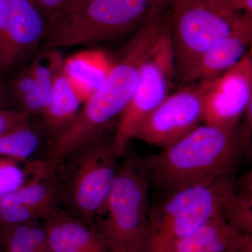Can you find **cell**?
Returning <instances> with one entry per match:
<instances>
[{"mask_svg": "<svg viewBox=\"0 0 252 252\" xmlns=\"http://www.w3.org/2000/svg\"><path fill=\"white\" fill-rule=\"evenodd\" d=\"M170 23V9L156 10L123 49L98 90L81 106L67 130L47 143L45 160L58 165L68 154L104 132L127 107L137 86L141 68L159 36Z\"/></svg>", "mask_w": 252, "mask_h": 252, "instance_id": "cell-1", "label": "cell"}, {"mask_svg": "<svg viewBox=\"0 0 252 252\" xmlns=\"http://www.w3.org/2000/svg\"><path fill=\"white\" fill-rule=\"evenodd\" d=\"M252 153L240 126H199L158 154L137 158L150 187L171 191L224 176H233Z\"/></svg>", "mask_w": 252, "mask_h": 252, "instance_id": "cell-2", "label": "cell"}, {"mask_svg": "<svg viewBox=\"0 0 252 252\" xmlns=\"http://www.w3.org/2000/svg\"><path fill=\"white\" fill-rule=\"evenodd\" d=\"M113 137L104 132L78 147L57 165L59 205L94 226L104 215L120 170Z\"/></svg>", "mask_w": 252, "mask_h": 252, "instance_id": "cell-3", "label": "cell"}, {"mask_svg": "<svg viewBox=\"0 0 252 252\" xmlns=\"http://www.w3.org/2000/svg\"><path fill=\"white\" fill-rule=\"evenodd\" d=\"M235 185L233 176H224L162 193L149 207L145 252H165L176 240L224 215Z\"/></svg>", "mask_w": 252, "mask_h": 252, "instance_id": "cell-4", "label": "cell"}, {"mask_svg": "<svg viewBox=\"0 0 252 252\" xmlns=\"http://www.w3.org/2000/svg\"><path fill=\"white\" fill-rule=\"evenodd\" d=\"M167 0H89L48 23L41 50L87 45L137 31Z\"/></svg>", "mask_w": 252, "mask_h": 252, "instance_id": "cell-5", "label": "cell"}, {"mask_svg": "<svg viewBox=\"0 0 252 252\" xmlns=\"http://www.w3.org/2000/svg\"><path fill=\"white\" fill-rule=\"evenodd\" d=\"M149 188L137 157L126 159L121 164L105 212L93 226L107 252H145Z\"/></svg>", "mask_w": 252, "mask_h": 252, "instance_id": "cell-6", "label": "cell"}, {"mask_svg": "<svg viewBox=\"0 0 252 252\" xmlns=\"http://www.w3.org/2000/svg\"><path fill=\"white\" fill-rule=\"evenodd\" d=\"M252 16L230 9L220 0H171L170 34L176 72L198 58Z\"/></svg>", "mask_w": 252, "mask_h": 252, "instance_id": "cell-7", "label": "cell"}, {"mask_svg": "<svg viewBox=\"0 0 252 252\" xmlns=\"http://www.w3.org/2000/svg\"><path fill=\"white\" fill-rule=\"evenodd\" d=\"M175 73L169 23L146 59L133 94L119 116L113 136L114 147L119 157L125 154L136 127L170 94Z\"/></svg>", "mask_w": 252, "mask_h": 252, "instance_id": "cell-8", "label": "cell"}, {"mask_svg": "<svg viewBox=\"0 0 252 252\" xmlns=\"http://www.w3.org/2000/svg\"><path fill=\"white\" fill-rule=\"evenodd\" d=\"M214 80L181 86L136 127L132 139L154 147L167 148L203 122L204 104Z\"/></svg>", "mask_w": 252, "mask_h": 252, "instance_id": "cell-9", "label": "cell"}, {"mask_svg": "<svg viewBox=\"0 0 252 252\" xmlns=\"http://www.w3.org/2000/svg\"><path fill=\"white\" fill-rule=\"evenodd\" d=\"M46 28L36 0H0V76L36 51Z\"/></svg>", "mask_w": 252, "mask_h": 252, "instance_id": "cell-10", "label": "cell"}, {"mask_svg": "<svg viewBox=\"0 0 252 252\" xmlns=\"http://www.w3.org/2000/svg\"><path fill=\"white\" fill-rule=\"evenodd\" d=\"M252 101V49L228 72L214 81L204 104L203 123L225 128L238 127Z\"/></svg>", "mask_w": 252, "mask_h": 252, "instance_id": "cell-11", "label": "cell"}, {"mask_svg": "<svg viewBox=\"0 0 252 252\" xmlns=\"http://www.w3.org/2000/svg\"><path fill=\"white\" fill-rule=\"evenodd\" d=\"M60 207L57 165H47L0 199V227L42 220Z\"/></svg>", "mask_w": 252, "mask_h": 252, "instance_id": "cell-12", "label": "cell"}, {"mask_svg": "<svg viewBox=\"0 0 252 252\" xmlns=\"http://www.w3.org/2000/svg\"><path fill=\"white\" fill-rule=\"evenodd\" d=\"M252 41V19L192 61L180 74V87L218 79L248 54Z\"/></svg>", "mask_w": 252, "mask_h": 252, "instance_id": "cell-13", "label": "cell"}, {"mask_svg": "<svg viewBox=\"0 0 252 252\" xmlns=\"http://www.w3.org/2000/svg\"><path fill=\"white\" fill-rule=\"evenodd\" d=\"M41 222L51 252H107L94 227L60 207Z\"/></svg>", "mask_w": 252, "mask_h": 252, "instance_id": "cell-14", "label": "cell"}, {"mask_svg": "<svg viewBox=\"0 0 252 252\" xmlns=\"http://www.w3.org/2000/svg\"><path fill=\"white\" fill-rule=\"evenodd\" d=\"M81 104L82 101L64 74L63 65L56 74L49 107L41 117L47 143L67 130L77 117Z\"/></svg>", "mask_w": 252, "mask_h": 252, "instance_id": "cell-15", "label": "cell"}, {"mask_svg": "<svg viewBox=\"0 0 252 252\" xmlns=\"http://www.w3.org/2000/svg\"><path fill=\"white\" fill-rule=\"evenodd\" d=\"M241 234L233 229L222 215L176 240L165 252H228Z\"/></svg>", "mask_w": 252, "mask_h": 252, "instance_id": "cell-16", "label": "cell"}, {"mask_svg": "<svg viewBox=\"0 0 252 252\" xmlns=\"http://www.w3.org/2000/svg\"><path fill=\"white\" fill-rule=\"evenodd\" d=\"M112 65L104 55L85 52L64 60V72L84 104L102 85Z\"/></svg>", "mask_w": 252, "mask_h": 252, "instance_id": "cell-17", "label": "cell"}, {"mask_svg": "<svg viewBox=\"0 0 252 252\" xmlns=\"http://www.w3.org/2000/svg\"><path fill=\"white\" fill-rule=\"evenodd\" d=\"M42 135L30 125L23 123L0 135V158L9 159L18 162L34 160L41 147Z\"/></svg>", "mask_w": 252, "mask_h": 252, "instance_id": "cell-18", "label": "cell"}, {"mask_svg": "<svg viewBox=\"0 0 252 252\" xmlns=\"http://www.w3.org/2000/svg\"><path fill=\"white\" fill-rule=\"evenodd\" d=\"M4 252H51L41 220L5 227Z\"/></svg>", "mask_w": 252, "mask_h": 252, "instance_id": "cell-19", "label": "cell"}, {"mask_svg": "<svg viewBox=\"0 0 252 252\" xmlns=\"http://www.w3.org/2000/svg\"><path fill=\"white\" fill-rule=\"evenodd\" d=\"M225 220L235 230L244 234L252 233V172L242 177L224 212Z\"/></svg>", "mask_w": 252, "mask_h": 252, "instance_id": "cell-20", "label": "cell"}, {"mask_svg": "<svg viewBox=\"0 0 252 252\" xmlns=\"http://www.w3.org/2000/svg\"><path fill=\"white\" fill-rule=\"evenodd\" d=\"M64 63V59L58 50L48 49L42 50L28 66L40 95L43 114L49 107L56 74Z\"/></svg>", "mask_w": 252, "mask_h": 252, "instance_id": "cell-21", "label": "cell"}, {"mask_svg": "<svg viewBox=\"0 0 252 252\" xmlns=\"http://www.w3.org/2000/svg\"><path fill=\"white\" fill-rule=\"evenodd\" d=\"M7 93L9 98L18 106V110L26 113L29 117L42 116V102L29 67L16 74L11 81Z\"/></svg>", "mask_w": 252, "mask_h": 252, "instance_id": "cell-22", "label": "cell"}, {"mask_svg": "<svg viewBox=\"0 0 252 252\" xmlns=\"http://www.w3.org/2000/svg\"><path fill=\"white\" fill-rule=\"evenodd\" d=\"M47 164L44 159L23 162L0 158V199L20 188Z\"/></svg>", "mask_w": 252, "mask_h": 252, "instance_id": "cell-23", "label": "cell"}, {"mask_svg": "<svg viewBox=\"0 0 252 252\" xmlns=\"http://www.w3.org/2000/svg\"><path fill=\"white\" fill-rule=\"evenodd\" d=\"M48 23L81 7L89 0H36Z\"/></svg>", "mask_w": 252, "mask_h": 252, "instance_id": "cell-24", "label": "cell"}, {"mask_svg": "<svg viewBox=\"0 0 252 252\" xmlns=\"http://www.w3.org/2000/svg\"><path fill=\"white\" fill-rule=\"evenodd\" d=\"M29 116L21 111L0 109V135L23 123L28 122Z\"/></svg>", "mask_w": 252, "mask_h": 252, "instance_id": "cell-25", "label": "cell"}, {"mask_svg": "<svg viewBox=\"0 0 252 252\" xmlns=\"http://www.w3.org/2000/svg\"><path fill=\"white\" fill-rule=\"evenodd\" d=\"M233 11L252 16V0H220Z\"/></svg>", "mask_w": 252, "mask_h": 252, "instance_id": "cell-26", "label": "cell"}, {"mask_svg": "<svg viewBox=\"0 0 252 252\" xmlns=\"http://www.w3.org/2000/svg\"><path fill=\"white\" fill-rule=\"evenodd\" d=\"M228 252H252V237L243 236Z\"/></svg>", "mask_w": 252, "mask_h": 252, "instance_id": "cell-27", "label": "cell"}, {"mask_svg": "<svg viewBox=\"0 0 252 252\" xmlns=\"http://www.w3.org/2000/svg\"><path fill=\"white\" fill-rule=\"evenodd\" d=\"M8 93L0 84V109L5 108V104L7 100Z\"/></svg>", "mask_w": 252, "mask_h": 252, "instance_id": "cell-28", "label": "cell"}, {"mask_svg": "<svg viewBox=\"0 0 252 252\" xmlns=\"http://www.w3.org/2000/svg\"><path fill=\"white\" fill-rule=\"evenodd\" d=\"M3 237H4V230L0 227V252L3 250Z\"/></svg>", "mask_w": 252, "mask_h": 252, "instance_id": "cell-29", "label": "cell"}]
</instances>
